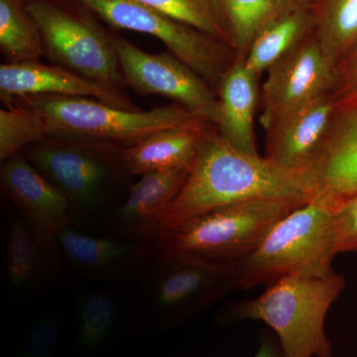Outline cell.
Returning <instances> with one entry per match:
<instances>
[{"mask_svg": "<svg viewBox=\"0 0 357 357\" xmlns=\"http://www.w3.org/2000/svg\"><path fill=\"white\" fill-rule=\"evenodd\" d=\"M256 199L299 208L312 198L301 174L284 170L259 154L237 149L211 126L184 185L167 211L162 230L213 208Z\"/></svg>", "mask_w": 357, "mask_h": 357, "instance_id": "cell-1", "label": "cell"}, {"mask_svg": "<svg viewBox=\"0 0 357 357\" xmlns=\"http://www.w3.org/2000/svg\"><path fill=\"white\" fill-rule=\"evenodd\" d=\"M123 148L109 143L46 138L22 153L68 199L73 227L86 231L102 229L132 185Z\"/></svg>", "mask_w": 357, "mask_h": 357, "instance_id": "cell-2", "label": "cell"}, {"mask_svg": "<svg viewBox=\"0 0 357 357\" xmlns=\"http://www.w3.org/2000/svg\"><path fill=\"white\" fill-rule=\"evenodd\" d=\"M345 287L342 275L291 276L268 286L255 299L222 312L220 321H261L278 337L282 357H333L326 314Z\"/></svg>", "mask_w": 357, "mask_h": 357, "instance_id": "cell-3", "label": "cell"}, {"mask_svg": "<svg viewBox=\"0 0 357 357\" xmlns=\"http://www.w3.org/2000/svg\"><path fill=\"white\" fill-rule=\"evenodd\" d=\"M11 105L36 112L47 138L109 143L121 147L133 146L166 129L211 124L174 102L151 110H126L93 98L35 95L14 98Z\"/></svg>", "mask_w": 357, "mask_h": 357, "instance_id": "cell-4", "label": "cell"}, {"mask_svg": "<svg viewBox=\"0 0 357 357\" xmlns=\"http://www.w3.org/2000/svg\"><path fill=\"white\" fill-rule=\"evenodd\" d=\"M337 255L335 208L312 199L279 220L234 267L236 288L269 286L291 276H330Z\"/></svg>", "mask_w": 357, "mask_h": 357, "instance_id": "cell-5", "label": "cell"}, {"mask_svg": "<svg viewBox=\"0 0 357 357\" xmlns=\"http://www.w3.org/2000/svg\"><path fill=\"white\" fill-rule=\"evenodd\" d=\"M135 277L145 316L159 330L182 325L237 289L234 268L156 243Z\"/></svg>", "mask_w": 357, "mask_h": 357, "instance_id": "cell-6", "label": "cell"}, {"mask_svg": "<svg viewBox=\"0 0 357 357\" xmlns=\"http://www.w3.org/2000/svg\"><path fill=\"white\" fill-rule=\"evenodd\" d=\"M295 208L271 199L229 204L162 230L155 243L234 269Z\"/></svg>", "mask_w": 357, "mask_h": 357, "instance_id": "cell-7", "label": "cell"}, {"mask_svg": "<svg viewBox=\"0 0 357 357\" xmlns=\"http://www.w3.org/2000/svg\"><path fill=\"white\" fill-rule=\"evenodd\" d=\"M43 44L44 55L52 65L82 76L126 89L119 58L110 33L84 11L53 1L26 0Z\"/></svg>", "mask_w": 357, "mask_h": 357, "instance_id": "cell-8", "label": "cell"}, {"mask_svg": "<svg viewBox=\"0 0 357 357\" xmlns=\"http://www.w3.org/2000/svg\"><path fill=\"white\" fill-rule=\"evenodd\" d=\"M112 27L160 40L172 55L203 77L215 93L236 62V52L184 23L135 0H74Z\"/></svg>", "mask_w": 357, "mask_h": 357, "instance_id": "cell-9", "label": "cell"}, {"mask_svg": "<svg viewBox=\"0 0 357 357\" xmlns=\"http://www.w3.org/2000/svg\"><path fill=\"white\" fill-rule=\"evenodd\" d=\"M110 37L128 86L140 95L169 98L215 126L218 95L189 66L171 53H148L121 35Z\"/></svg>", "mask_w": 357, "mask_h": 357, "instance_id": "cell-10", "label": "cell"}, {"mask_svg": "<svg viewBox=\"0 0 357 357\" xmlns=\"http://www.w3.org/2000/svg\"><path fill=\"white\" fill-rule=\"evenodd\" d=\"M266 75L259 103L264 131L301 105L335 91L337 84V67L326 55L314 29L272 65Z\"/></svg>", "mask_w": 357, "mask_h": 357, "instance_id": "cell-11", "label": "cell"}, {"mask_svg": "<svg viewBox=\"0 0 357 357\" xmlns=\"http://www.w3.org/2000/svg\"><path fill=\"white\" fill-rule=\"evenodd\" d=\"M302 175L312 199L333 208L356 196L357 93L338 96L323 139Z\"/></svg>", "mask_w": 357, "mask_h": 357, "instance_id": "cell-12", "label": "cell"}, {"mask_svg": "<svg viewBox=\"0 0 357 357\" xmlns=\"http://www.w3.org/2000/svg\"><path fill=\"white\" fill-rule=\"evenodd\" d=\"M63 261L82 278L114 283L136 276L155 243L134 241L102 232L93 236L73 225L56 234Z\"/></svg>", "mask_w": 357, "mask_h": 357, "instance_id": "cell-13", "label": "cell"}, {"mask_svg": "<svg viewBox=\"0 0 357 357\" xmlns=\"http://www.w3.org/2000/svg\"><path fill=\"white\" fill-rule=\"evenodd\" d=\"M47 95L89 98L116 109L138 110L126 89L98 83L65 68L40 62L0 66V98L4 107L14 98Z\"/></svg>", "mask_w": 357, "mask_h": 357, "instance_id": "cell-14", "label": "cell"}, {"mask_svg": "<svg viewBox=\"0 0 357 357\" xmlns=\"http://www.w3.org/2000/svg\"><path fill=\"white\" fill-rule=\"evenodd\" d=\"M190 170L154 171L140 176L107 218L102 232L155 243L169 206L184 185Z\"/></svg>", "mask_w": 357, "mask_h": 357, "instance_id": "cell-15", "label": "cell"}, {"mask_svg": "<svg viewBox=\"0 0 357 357\" xmlns=\"http://www.w3.org/2000/svg\"><path fill=\"white\" fill-rule=\"evenodd\" d=\"M63 262L56 236L33 227L17 211H10L6 274L11 294L20 297L44 290L58 276Z\"/></svg>", "mask_w": 357, "mask_h": 357, "instance_id": "cell-16", "label": "cell"}, {"mask_svg": "<svg viewBox=\"0 0 357 357\" xmlns=\"http://www.w3.org/2000/svg\"><path fill=\"white\" fill-rule=\"evenodd\" d=\"M338 96L324 93L284 115L265 130L264 157L302 175L323 139Z\"/></svg>", "mask_w": 357, "mask_h": 357, "instance_id": "cell-17", "label": "cell"}, {"mask_svg": "<svg viewBox=\"0 0 357 357\" xmlns=\"http://www.w3.org/2000/svg\"><path fill=\"white\" fill-rule=\"evenodd\" d=\"M0 185L15 210L36 229L56 236L61 229L72 225L68 199L22 152L2 162Z\"/></svg>", "mask_w": 357, "mask_h": 357, "instance_id": "cell-18", "label": "cell"}, {"mask_svg": "<svg viewBox=\"0 0 357 357\" xmlns=\"http://www.w3.org/2000/svg\"><path fill=\"white\" fill-rule=\"evenodd\" d=\"M259 76L237 59L218 91V115L215 128L220 136L246 153L257 155L255 121L260 103Z\"/></svg>", "mask_w": 357, "mask_h": 357, "instance_id": "cell-19", "label": "cell"}, {"mask_svg": "<svg viewBox=\"0 0 357 357\" xmlns=\"http://www.w3.org/2000/svg\"><path fill=\"white\" fill-rule=\"evenodd\" d=\"M213 124L166 129L123 148V159L132 176L162 170H191L204 136Z\"/></svg>", "mask_w": 357, "mask_h": 357, "instance_id": "cell-20", "label": "cell"}, {"mask_svg": "<svg viewBox=\"0 0 357 357\" xmlns=\"http://www.w3.org/2000/svg\"><path fill=\"white\" fill-rule=\"evenodd\" d=\"M122 302L112 289L86 288L77 300L79 357H98L114 344L122 321Z\"/></svg>", "mask_w": 357, "mask_h": 357, "instance_id": "cell-21", "label": "cell"}, {"mask_svg": "<svg viewBox=\"0 0 357 357\" xmlns=\"http://www.w3.org/2000/svg\"><path fill=\"white\" fill-rule=\"evenodd\" d=\"M237 57L244 60L255 37L275 20L302 9L311 0H223Z\"/></svg>", "mask_w": 357, "mask_h": 357, "instance_id": "cell-22", "label": "cell"}, {"mask_svg": "<svg viewBox=\"0 0 357 357\" xmlns=\"http://www.w3.org/2000/svg\"><path fill=\"white\" fill-rule=\"evenodd\" d=\"M314 30L335 67L357 47V0H311Z\"/></svg>", "mask_w": 357, "mask_h": 357, "instance_id": "cell-23", "label": "cell"}, {"mask_svg": "<svg viewBox=\"0 0 357 357\" xmlns=\"http://www.w3.org/2000/svg\"><path fill=\"white\" fill-rule=\"evenodd\" d=\"M312 29L311 8L295 11L275 20L253 40L244 64L253 74L261 77Z\"/></svg>", "mask_w": 357, "mask_h": 357, "instance_id": "cell-24", "label": "cell"}, {"mask_svg": "<svg viewBox=\"0 0 357 357\" xmlns=\"http://www.w3.org/2000/svg\"><path fill=\"white\" fill-rule=\"evenodd\" d=\"M0 50L6 63L39 62L43 44L26 0H0Z\"/></svg>", "mask_w": 357, "mask_h": 357, "instance_id": "cell-25", "label": "cell"}, {"mask_svg": "<svg viewBox=\"0 0 357 357\" xmlns=\"http://www.w3.org/2000/svg\"><path fill=\"white\" fill-rule=\"evenodd\" d=\"M234 49L223 0H135Z\"/></svg>", "mask_w": 357, "mask_h": 357, "instance_id": "cell-26", "label": "cell"}, {"mask_svg": "<svg viewBox=\"0 0 357 357\" xmlns=\"http://www.w3.org/2000/svg\"><path fill=\"white\" fill-rule=\"evenodd\" d=\"M46 138L41 119L32 109L20 105L0 109L1 163Z\"/></svg>", "mask_w": 357, "mask_h": 357, "instance_id": "cell-27", "label": "cell"}, {"mask_svg": "<svg viewBox=\"0 0 357 357\" xmlns=\"http://www.w3.org/2000/svg\"><path fill=\"white\" fill-rule=\"evenodd\" d=\"M62 332V318L48 312L37 319L26 333L18 357H54Z\"/></svg>", "mask_w": 357, "mask_h": 357, "instance_id": "cell-28", "label": "cell"}, {"mask_svg": "<svg viewBox=\"0 0 357 357\" xmlns=\"http://www.w3.org/2000/svg\"><path fill=\"white\" fill-rule=\"evenodd\" d=\"M338 253L357 251V195L335 208Z\"/></svg>", "mask_w": 357, "mask_h": 357, "instance_id": "cell-29", "label": "cell"}, {"mask_svg": "<svg viewBox=\"0 0 357 357\" xmlns=\"http://www.w3.org/2000/svg\"><path fill=\"white\" fill-rule=\"evenodd\" d=\"M335 93H357V47L337 65Z\"/></svg>", "mask_w": 357, "mask_h": 357, "instance_id": "cell-30", "label": "cell"}, {"mask_svg": "<svg viewBox=\"0 0 357 357\" xmlns=\"http://www.w3.org/2000/svg\"><path fill=\"white\" fill-rule=\"evenodd\" d=\"M255 357H282L280 344H276L269 335H265Z\"/></svg>", "mask_w": 357, "mask_h": 357, "instance_id": "cell-31", "label": "cell"}]
</instances>
